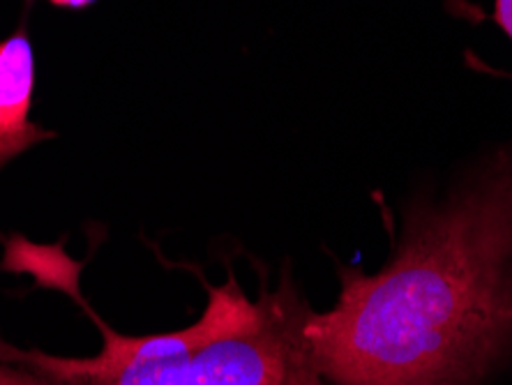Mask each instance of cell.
<instances>
[{"label": "cell", "mask_w": 512, "mask_h": 385, "mask_svg": "<svg viewBox=\"0 0 512 385\" xmlns=\"http://www.w3.org/2000/svg\"><path fill=\"white\" fill-rule=\"evenodd\" d=\"M340 298L307 314L330 385H478L512 351V150L439 208L411 215L376 275L340 266Z\"/></svg>", "instance_id": "cell-1"}, {"label": "cell", "mask_w": 512, "mask_h": 385, "mask_svg": "<svg viewBox=\"0 0 512 385\" xmlns=\"http://www.w3.org/2000/svg\"><path fill=\"white\" fill-rule=\"evenodd\" d=\"M259 326L220 337L183 356L139 362L107 372L79 367L74 358L17 349L0 337V362L24 367L51 385H319L307 358L303 328L312 312L284 279L261 293Z\"/></svg>", "instance_id": "cell-2"}, {"label": "cell", "mask_w": 512, "mask_h": 385, "mask_svg": "<svg viewBox=\"0 0 512 385\" xmlns=\"http://www.w3.org/2000/svg\"><path fill=\"white\" fill-rule=\"evenodd\" d=\"M35 49L26 26L0 42V169L56 132L30 120L35 97Z\"/></svg>", "instance_id": "cell-3"}, {"label": "cell", "mask_w": 512, "mask_h": 385, "mask_svg": "<svg viewBox=\"0 0 512 385\" xmlns=\"http://www.w3.org/2000/svg\"><path fill=\"white\" fill-rule=\"evenodd\" d=\"M0 385H51L40 376L28 372L24 367L7 365V362H0Z\"/></svg>", "instance_id": "cell-4"}, {"label": "cell", "mask_w": 512, "mask_h": 385, "mask_svg": "<svg viewBox=\"0 0 512 385\" xmlns=\"http://www.w3.org/2000/svg\"><path fill=\"white\" fill-rule=\"evenodd\" d=\"M494 19L512 40V0H494Z\"/></svg>", "instance_id": "cell-5"}, {"label": "cell", "mask_w": 512, "mask_h": 385, "mask_svg": "<svg viewBox=\"0 0 512 385\" xmlns=\"http://www.w3.org/2000/svg\"><path fill=\"white\" fill-rule=\"evenodd\" d=\"M51 5L58 7V10H88L90 5H95L97 0H49Z\"/></svg>", "instance_id": "cell-6"}, {"label": "cell", "mask_w": 512, "mask_h": 385, "mask_svg": "<svg viewBox=\"0 0 512 385\" xmlns=\"http://www.w3.org/2000/svg\"><path fill=\"white\" fill-rule=\"evenodd\" d=\"M319 385H330V383H328V381H323V379H321V381H319Z\"/></svg>", "instance_id": "cell-7"}]
</instances>
